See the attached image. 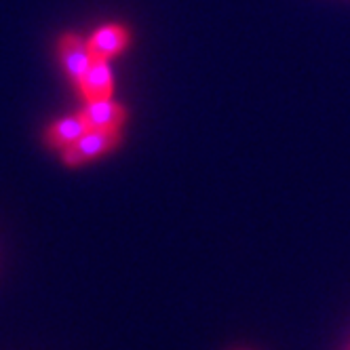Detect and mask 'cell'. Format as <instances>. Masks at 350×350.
<instances>
[{
    "instance_id": "3",
    "label": "cell",
    "mask_w": 350,
    "mask_h": 350,
    "mask_svg": "<svg viewBox=\"0 0 350 350\" xmlns=\"http://www.w3.org/2000/svg\"><path fill=\"white\" fill-rule=\"evenodd\" d=\"M124 108L112 99H99V102H87L81 112L87 131H118L124 122Z\"/></svg>"
},
{
    "instance_id": "6",
    "label": "cell",
    "mask_w": 350,
    "mask_h": 350,
    "mask_svg": "<svg viewBox=\"0 0 350 350\" xmlns=\"http://www.w3.org/2000/svg\"><path fill=\"white\" fill-rule=\"evenodd\" d=\"M85 133H87V124L81 114L66 116V118L53 122L51 127L46 129V144L64 150V148L72 146L79 137H83Z\"/></svg>"
},
{
    "instance_id": "1",
    "label": "cell",
    "mask_w": 350,
    "mask_h": 350,
    "mask_svg": "<svg viewBox=\"0 0 350 350\" xmlns=\"http://www.w3.org/2000/svg\"><path fill=\"white\" fill-rule=\"evenodd\" d=\"M120 142L118 131H87L83 137H79L72 146L62 150L64 163L70 167H79L83 163H89L97 157H102Z\"/></svg>"
},
{
    "instance_id": "5",
    "label": "cell",
    "mask_w": 350,
    "mask_h": 350,
    "mask_svg": "<svg viewBox=\"0 0 350 350\" xmlns=\"http://www.w3.org/2000/svg\"><path fill=\"white\" fill-rule=\"evenodd\" d=\"M129 42V32L122 26H104L99 28L91 40H89V51L93 59H110L118 55Z\"/></svg>"
},
{
    "instance_id": "4",
    "label": "cell",
    "mask_w": 350,
    "mask_h": 350,
    "mask_svg": "<svg viewBox=\"0 0 350 350\" xmlns=\"http://www.w3.org/2000/svg\"><path fill=\"white\" fill-rule=\"evenodd\" d=\"M81 93L87 102H99V99H110L114 91L112 72L108 59H93L83 81L79 83Z\"/></svg>"
},
{
    "instance_id": "2",
    "label": "cell",
    "mask_w": 350,
    "mask_h": 350,
    "mask_svg": "<svg viewBox=\"0 0 350 350\" xmlns=\"http://www.w3.org/2000/svg\"><path fill=\"white\" fill-rule=\"evenodd\" d=\"M57 49H59V59H62L64 70L68 72V77L79 85L93 62V55L89 51V42H85L77 34H66V36H62Z\"/></svg>"
}]
</instances>
